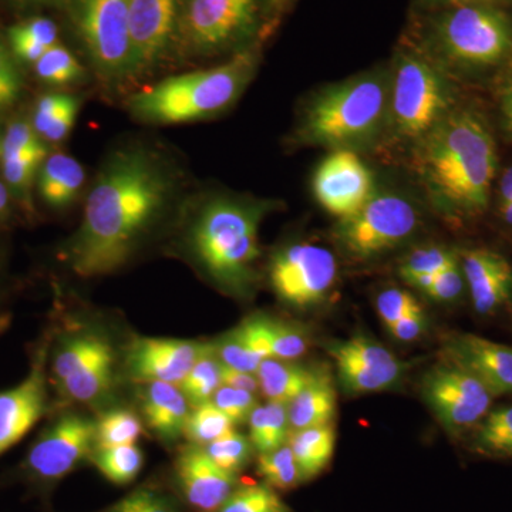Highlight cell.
I'll list each match as a JSON object with an SVG mask.
<instances>
[{"mask_svg":"<svg viewBox=\"0 0 512 512\" xmlns=\"http://www.w3.org/2000/svg\"><path fill=\"white\" fill-rule=\"evenodd\" d=\"M177 168L154 148H117L87 195L82 224L64 261L83 279L114 274L170 212L181 187Z\"/></svg>","mask_w":512,"mask_h":512,"instance_id":"6da1fadb","label":"cell"},{"mask_svg":"<svg viewBox=\"0 0 512 512\" xmlns=\"http://www.w3.org/2000/svg\"><path fill=\"white\" fill-rule=\"evenodd\" d=\"M262 202L212 197L198 205L187 228L188 252L215 284L241 292L254 278Z\"/></svg>","mask_w":512,"mask_h":512,"instance_id":"7a4b0ae2","label":"cell"},{"mask_svg":"<svg viewBox=\"0 0 512 512\" xmlns=\"http://www.w3.org/2000/svg\"><path fill=\"white\" fill-rule=\"evenodd\" d=\"M427 180L457 210L483 211L497 170L493 137L473 114L448 119L427 141L423 153Z\"/></svg>","mask_w":512,"mask_h":512,"instance_id":"3957f363","label":"cell"},{"mask_svg":"<svg viewBox=\"0 0 512 512\" xmlns=\"http://www.w3.org/2000/svg\"><path fill=\"white\" fill-rule=\"evenodd\" d=\"M251 53H241L214 69L167 77L127 100L134 119L148 124H185L228 109L254 72Z\"/></svg>","mask_w":512,"mask_h":512,"instance_id":"277c9868","label":"cell"},{"mask_svg":"<svg viewBox=\"0 0 512 512\" xmlns=\"http://www.w3.org/2000/svg\"><path fill=\"white\" fill-rule=\"evenodd\" d=\"M384 107L386 90L379 80L343 84L312 104L303 123V136L325 146H349L376 130Z\"/></svg>","mask_w":512,"mask_h":512,"instance_id":"5b68a950","label":"cell"},{"mask_svg":"<svg viewBox=\"0 0 512 512\" xmlns=\"http://www.w3.org/2000/svg\"><path fill=\"white\" fill-rule=\"evenodd\" d=\"M437 33L444 52L466 66H495L512 52V22L497 5L453 6Z\"/></svg>","mask_w":512,"mask_h":512,"instance_id":"8992f818","label":"cell"},{"mask_svg":"<svg viewBox=\"0 0 512 512\" xmlns=\"http://www.w3.org/2000/svg\"><path fill=\"white\" fill-rule=\"evenodd\" d=\"M73 20L103 82L130 79V0H72Z\"/></svg>","mask_w":512,"mask_h":512,"instance_id":"52a82bcc","label":"cell"},{"mask_svg":"<svg viewBox=\"0 0 512 512\" xmlns=\"http://www.w3.org/2000/svg\"><path fill=\"white\" fill-rule=\"evenodd\" d=\"M96 450V420L67 413L43 431L30 447L22 470L30 484L53 487L92 460Z\"/></svg>","mask_w":512,"mask_h":512,"instance_id":"ba28073f","label":"cell"},{"mask_svg":"<svg viewBox=\"0 0 512 512\" xmlns=\"http://www.w3.org/2000/svg\"><path fill=\"white\" fill-rule=\"evenodd\" d=\"M116 352L99 332L84 330L57 349L52 363L60 389L73 402L92 404L106 396L116 376Z\"/></svg>","mask_w":512,"mask_h":512,"instance_id":"9c48e42d","label":"cell"},{"mask_svg":"<svg viewBox=\"0 0 512 512\" xmlns=\"http://www.w3.org/2000/svg\"><path fill=\"white\" fill-rule=\"evenodd\" d=\"M417 212L397 195H373L365 207L340 222L338 238L345 251L367 259L396 248L417 228Z\"/></svg>","mask_w":512,"mask_h":512,"instance_id":"30bf717a","label":"cell"},{"mask_svg":"<svg viewBox=\"0 0 512 512\" xmlns=\"http://www.w3.org/2000/svg\"><path fill=\"white\" fill-rule=\"evenodd\" d=\"M421 387L431 412L453 433L474 429L494 399L476 376L447 359L431 367Z\"/></svg>","mask_w":512,"mask_h":512,"instance_id":"8fae6325","label":"cell"},{"mask_svg":"<svg viewBox=\"0 0 512 512\" xmlns=\"http://www.w3.org/2000/svg\"><path fill=\"white\" fill-rule=\"evenodd\" d=\"M332 252L313 244H293L272 258L269 278L276 295L296 308L316 305L336 281Z\"/></svg>","mask_w":512,"mask_h":512,"instance_id":"7c38bea8","label":"cell"},{"mask_svg":"<svg viewBox=\"0 0 512 512\" xmlns=\"http://www.w3.org/2000/svg\"><path fill=\"white\" fill-rule=\"evenodd\" d=\"M447 92L439 74L423 60L407 57L394 77L392 111L397 130L407 137L427 133L441 120Z\"/></svg>","mask_w":512,"mask_h":512,"instance_id":"4fadbf2b","label":"cell"},{"mask_svg":"<svg viewBox=\"0 0 512 512\" xmlns=\"http://www.w3.org/2000/svg\"><path fill=\"white\" fill-rule=\"evenodd\" d=\"M256 12V0H185L181 25L191 49L207 55L247 36Z\"/></svg>","mask_w":512,"mask_h":512,"instance_id":"5bb4252c","label":"cell"},{"mask_svg":"<svg viewBox=\"0 0 512 512\" xmlns=\"http://www.w3.org/2000/svg\"><path fill=\"white\" fill-rule=\"evenodd\" d=\"M181 23V0H130V79L144 76L167 55Z\"/></svg>","mask_w":512,"mask_h":512,"instance_id":"9a60e30c","label":"cell"},{"mask_svg":"<svg viewBox=\"0 0 512 512\" xmlns=\"http://www.w3.org/2000/svg\"><path fill=\"white\" fill-rule=\"evenodd\" d=\"M343 389L350 394L389 390L399 383L406 363L375 340L355 336L332 343L329 348Z\"/></svg>","mask_w":512,"mask_h":512,"instance_id":"2e32d148","label":"cell"},{"mask_svg":"<svg viewBox=\"0 0 512 512\" xmlns=\"http://www.w3.org/2000/svg\"><path fill=\"white\" fill-rule=\"evenodd\" d=\"M313 192L326 211L346 220L373 197L372 173L353 151L339 148L320 163Z\"/></svg>","mask_w":512,"mask_h":512,"instance_id":"e0dca14e","label":"cell"},{"mask_svg":"<svg viewBox=\"0 0 512 512\" xmlns=\"http://www.w3.org/2000/svg\"><path fill=\"white\" fill-rule=\"evenodd\" d=\"M210 348L211 345L194 340L137 338L128 349V373L136 382L178 386Z\"/></svg>","mask_w":512,"mask_h":512,"instance_id":"ac0fdd59","label":"cell"},{"mask_svg":"<svg viewBox=\"0 0 512 512\" xmlns=\"http://www.w3.org/2000/svg\"><path fill=\"white\" fill-rule=\"evenodd\" d=\"M174 477L184 504L194 512H217L237 488V476L222 470L194 444L175 458Z\"/></svg>","mask_w":512,"mask_h":512,"instance_id":"d6986e66","label":"cell"},{"mask_svg":"<svg viewBox=\"0 0 512 512\" xmlns=\"http://www.w3.org/2000/svg\"><path fill=\"white\" fill-rule=\"evenodd\" d=\"M45 356L42 352L22 382L0 392V457L16 446L46 412Z\"/></svg>","mask_w":512,"mask_h":512,"instance_id":"ffe728a7","label":"cell"},{"mask_svg":"<svg viewBox=\"0 0 512 512\" xmlns=\"http://www.w3.org/2000/svg\"><path fill=\"white\" fill-rule=\"evenodd\" d=\"M444 359L476 376L494 397L512 394V348L476 335L448 340Z\"/></svg>","mask_w":512,"mask_h":512,"instance_id":"44dd1931","label":"cell"},{"mask_svg":"<svg viewBox=\"0 0 512 512\" xmlns=\"http://www.w3.org/2000/svg\"><path fill=\"white\" fill-rule=\"evenodd\" d=\"M463 272L474 308L481 315L497 311L510 298L512 268L503 256L485 249L468 251L463 258Z\"/></svg>","mask_w":512,"mask_h":512,"instance_id":"7402d4cb","label":"cell"},{"mask_svg":"<svg viewBox=\"0 0 512 512\" xmlns=\"http://www.w3.org/2000/svg\"><path fill=\"white\" fill-rule=\"evenodd\" d=\"M140 402L144 421L158 439L173 443L184 436L191 404L177 384L143 383Z\"/></svg>","mask_w":512,"mask_h":512,"instance_id":"603a6c76","label":"cell"},{"mask_svg":"<svg viewBox=\"0 0 512 512\" xmlns=\"http://www.w3.org/2000/svg\"><path fill=\"white\" fill-rule=\"evenodd\" d=\"M86 183L83 165L69 154L47 157L39 170V194L49 207L62 210L76 201Z\"/></svg>","mask_w":512,"mask_h":512,"instance_id":"cb8c5ba5","label":"cell"},{"mask_svg":"<svg viewBox=\"0 0 512 512\" xmlns=\"http://www.w3.org/2000/svg\"><path fill=\"white\" fill-rule=\"evenodd\" d=\"M336 399L332 377L326 370L318 369L315 379L288 404L291 431L332 424Z\"/></svg>","mask_w":512,"mask_h":512,"instance_id":"d4e9b609","label":"cell"},{"mask_svg":"<svg viewBox=\"0 0 512 512\" xmlns=\"http://www.w3.org/2000/svg\"><path fill=\"white\" fill-rule=\"evenodd\" d=\"M318 369L303 366L296 360H281L269 357L256 370L259 390L268 402L286 404L315 379Z\"/></svg>","mask_w":512,"mask_h":512,"instance_id":"484cf974","label":"cell"},{"mask_svg":"<svg viewBox=\"0 0 512 512\" xmlns=\"http://www.w3.org/2000/svg\"><path fill=\"white\" fill-rule=\"evenodd\" d=\"M302 481L318 477L335 453L336 433L332 424L291 431L288 439Z\"/></svg>","mask_w":512,"mask_h":512,"instance_id":"4316f807","label":"cell"},{"mask_svg":"<svg viewBox=\"0 0 512 512\" xmlns=\"http://www.w3.org/2000/svg\"><path fill=\"white\" fill-rule=\"evenodd\" d=\"M254 330L249 320H245L237 329L227 333L217 345H212L215 356L225 366L255 375L259 365L271 356Z\"/></svg>","mask_w":512,"mask_h":512,"instance_id":"83f0119b","label":"cell"},{"mask_svg":"<svg viewBox=\"0 0 512 512\" xmlns=\"http://www.w3.org/2000/svg\"><path fill=\"white\" fill-rule=\"evenodd\" d=\"M80 110V100L72 94H45L37 101L33 128L50 143H59L69 136Z\"/></svg>","mask_w":512,"mask_h":512,"instance_id":"f1b7e54d","label":"cell"},{"mask_svg":"<svg viewBox=\"0 0 512 512\" xmlns=\"http://www.w3.org/2000/svg\"><path fill=\"white\" fill-rule=\"evenodd\" d=\"M248 423L249 440L259 454L268 453L288 444L291 426H289L286 404L276 402L258 404L249 417Z\"/></svg>","mask_w":512,"mask_h":512,"instance_id":"f546056e","label":"cell"},{"mask_svg":"<svg viewBox=\"0 0 512 512\" xmlns=\"http://www.w3.org/2000/svg\"><path fill=\"white\" fill-rule=\"evenodd\" d=\"M12 53L23 62L36 63L59 43V29L49 18H33L9 30Z\"/></svg>","mask_w":512,"mask_h":512,"instance_id":"4dcf8cb0","label":"cell"},{"mask_svg":"<svg viewBox=\"0 0 512 512\" xmlns=\"http://www.w3.org/2000/svg\"><path fill=\"white\" fill-rule=\"evenodd\" d=\"M474 429L473 447L478 454L512 458V404L488 412Z\"/></svg>","mask_w":512,"mask_h":512,"instance_id":"1f68e13d","label":"cell"},{"mask_svg":"<svg viewBox=\"0 0 512 512\" xmlns=\"http://www.w3.org/2000/svg\"><path fill=\"white\" fill-rule=\"evenodd\" d=\"M90 461L110 483L127 485L133 483L143 470L144 453L137 444L96 448Z\"/></svg>","mask_w":512,"mask_h":512,"instance_id":"d6a6232c","label":"cell"},{"mask_svg":"<svg viewBox=\"0 0 512 512\" xmlns=\"http://www.w3.org/2000/svg\"><path fill=\"white\" fill-rule=\"evenodd\" d=\"M252 320L274 359L298 360L308 350L309 340L296 326L264 315L252 316Z\"/></svg>","mask_w":512,"mask_h":512,"instance_id":"836d02e7","label":"cell"},{"mask_svg":"<svg viewBox=\"0 0 512 512\" xmlns=\"http://www.w3.org/2000/svg\"><path fill=\"white\" fill-rule=\"evenodd\" d=\"M97 512H185L177 495L158 483L138 485L116 503Z\"/></svg>","mask_w":512,"mask_h":512,"instance_id":"e575fe53","label":"cell"},{"mask_svg":"<svg viewBox=\"0 0 512 512\" xmlns=\"http://www.w3.org/2000/svg\"><path fill=\"white\" fill-rule=\"evenodd\" d=\"M221 369V360L215 356L214 346L211 345L210 350L192 366L183 382L178 384L192 407L211 402L222 386Z\"/></svg>","mask_w":512,"mask_h":512,"instance_id":"d590c367","label":"cell"},{"mask_svg":"<svg viewBox=\"0 0 512 512\" xmlns=\"http://www.w3.org/2000/svg\"><path fill=\"white\" fill-rule=\"evenodd\" d=\"M143 420L127 409H114L96 420V448L131 446L143 436Z\"/></svg>","mask_w":512,"mask_h":512,"instance_id":"8d00e7d4","label":"cell"},{"mask_svg":"<svg viewBox=\"0 0 512 512\" xmlns=\"http://www.w3.org/2000/svg\"><path fill=\"white\" fill-rule=\"evenodd\" d=\"M453 252L440 247L420 248L414 251L402 265V276L410 285L426 291L440 272L456 264Z\"/></svg>","mask_w":512,"mask_h":512,"instance_id":"74e56055","label":"cell"},{"mask_svg":"<svg viewBox=\"0 0 512 512\" xmlns=\"http://www.w3.org/2000/svg\"><path fill=\"white\" fill-rule=\"evenodd\" d=\"M232 429L234 423L214 403L208 402L195 406L188 414L184 436L190 444L205 447Z\"/></svg>","mask_w":512,"mask_h":512,"instance_id":"f35d334b","label":"cell"},{"mask_svg":"<svg viewBox=\"0 0 512 512\" xmlns=\"http://www.w3.org/2000/svg\"><path fill=\"white\" fill-rule=\"evenodd\" d=\"M256 470L259 476L264 478L265 484L276 491H289L302 483L298 464L289 444L259 454Z\"/></svg>","mask_w":512,"mask_h":512,"instance_id":"ab89813d","label":"cell"},{"mask_svg":"<svg viewBox=\"0 0 512 512\" xmlns=\"http://www.w3.org/2000/svg\"><path fill=\"white\" fill-rule=\"evenodd\" d=\"M33 64L39 79L52 86L79 83L86 77V72L76 56L59 43L50 47L45 55Z\"/></svg>","mask_w":512,"mask_h":512,"instance_id":"60d3db41","label":"cell"},{"mask_svg":"<svg viewBox=\"0 0 512 512\" xmlns=\"http://www.w3.org/2000/svg\"><path fill=\"white\" fill-rule=\"evenodd\" d=\"M202 448L218 467L235 476L247 467L255 450L249 437L234 429Z\"/></svg>","mask_w":512,"mask_h":512,"instance_id":"b9f144b4","label":"cell"},{"mask_svg":"<svg viewBox=\"0 0 512 512\" xmlns=\"http://www.w3.org/2000/svg\"><path fill=\"white\" fill-rule=\"evenodd\" d=\"M217 512H289L274 488L251 484L235 488Z\"/></svg>","mask_w":512,"mask_h":512,"instance_id":"7bdbcfd3","label":"cell"},{"mask_svg":"<svg viewBox=\"0 0 512 512\" xmlns=\"http://www.w3.org/2000/svg\"><path fill=\"white\" fill-rule=\"evenodd\" d=\"M256 394L234 387L221 386L212 397L211 402L221 410L234 424H242L249 420L255 407L258 406Z\"/></svg>","mask_w":512,"mask_h":512,"instance_id":"ee69618b","label":"cell"},{"mask_svg":"<svg viewBox=\"0 0 512 512\" xmlns=\"http://www.w3.org/2000/svg\"><path fill=\"white\" fill-rule=\"evenodd\" d=\"M2 158L3 177L15 190H26L37 171L47 158V151L42 153L16 154Z\"/></svg>","mask_w":512,"mask_h":512,"instance_id":"f6af8a7d","label":"cell"},{"mask_svg":"<svg viewBox=\"0 0 512 512\" xmlns=\"http://www.w3.org/2000/svg\"><path fill=\"white\" fill-rule=\"evenodd\" d=\"M47 151L45 144L40 140L35 128L26 121H15L6 131L2 140V156H16V154L42 153Z\"/></svg>","mask_w":512,"mask_h":512,"instance_id":"bcb514c9","label":"cell"},{"mask_svg":"<svg viewBox=\"0 0 512 512\" xmlns=\"http://www.w3.org/2000/svg\"><path fill=\"white\" fill-rule=\"evenodd\" d=\"M417 309H421L419 301L414 298L412 293L403 291V289H386L377 298V313L387 328L402 319L407 313L417 311Z\"/></svg>","mask_w":512,"mask_h":512,"instance_id":"7dc6e473","label":"cell"},{"mask_svg":"<svg viewBox=\"0 0 512 512\" xmlns=\"http://www.w3.org/2000/svg\"><path fill=\"white\" fill-rule=\"evenodd\" d=\"M22 82L8 47L0 39V110L8 109L18 100Z\"/></svg>","mask_w":512,"mask_h":512,"instance_id":"c3c4849f","label":"cell"},{"mask_svg":"<svg viewBox=\"0 0 512 512\" xmlns=\"http://www.w3.org/2000/svg\"><path fill=\"white\" fill-rule=\"evenodd\" d=\"M463 288V275H461L460 268H458L456 262V264L448 266L447 269L440 272L424 293L430 296L431 299H434V301L450 302L461 295Z\"/></svg>","mask_w":512,"mask_h":512,"instance_id":"681fc988","label":"cell"},{"mask_svg":"<svg viewBox=\"0 0 512 512\" xmlns=\"http://www.w3.org/2000/svg\"><path fill=\"white\" fill-rule=\"evenodd\" d=\"M424 328H426V316L421 308L407 313L387 329L390 330L394 338L402 340V342H413L423 333Z\"/></svg>","mask_w":512,"mask_h":512,"instance_id":"f907efd6","label":"cell"},{"mask_svg":"<svg viewBox=\"0 0 512 512\" xmlns=\"http://www.w3.org/2000/svg\"><path fill=\"white\" fill-rule=\"evenodd\" d=\"M222 386L234 387V389L247 390V392L258 393L259 383L254 373L242 372L234 367L225 366L222 363L221 369Z\"/></svg>","mask_w":512,"mask_h":512,"instance_id":"816d5d0a","label":"cell"},{"mask_svg":"<svg viewBox=\"0 0 512 512\" xmlns=\"http://www.w3.org/2000/svg\"><path fill=\"white\" fill-rule=\"evenodd\" d=\"M501 113H503L505 127L512 134V83L505 87L501 96Z\"/></svg>","mask_w":512,"mask_h":512,"instance_id":"f5cc1de1","label":"cell"},{"mask_svg":"<svg viewBox=\"0 0 512 512\" xmlns=\"http://www.w3.org/2000/svg\"><path fill=\"white\" fill-rule=\"evenodd\" d=\"M501 204L512 202V167L505 171L500 183Z\"/></svg>","mask_w":512,"mask_h":512,"instance_id":"db71d44e","label":"cell"},{"mask_svg":"<svg viewBox=\"0 0 512 512\" xmlns=\"http://www.w3.org/2000/svg\"><path fill=\"white\" fill-rule=\"evenodd\" d=\"M431 2L444 3V5L458 6V5H474V3H481V5H498L504 0H431Z\"/></svg>","mask_w":512,"mask_h":512,"instance_id":"11a10c76","label":"cell"},{"mask_svg":"<svg viewBox=\"0 0 512 512\" xmlns=\"http://www.w3.org/2000/svg\"><path fill=\"white\" fill-rule=\"evenodd\" d=\"M9 194L8 190H6L5 185L0 183V215L3 214V211L8 207Z\"/></svg>","mask_w":512,"mask_h":512,"instance_id":"9f6ffc18","label":"cell"},{"mask_svg":"<svg viewBox=\"0 0 512 512\" xmlns=\"http://www.w3.org/2000/svg\"><path fill=\"white\" fill-rule=\"evenodd\" d=\"M501 215H503L504 221L507 224L512 225V202L501 204Z\"/></svg>","mask_w":512,"mask_h":512,"instance_id":"6f0895ef","label":"cell"},{"mask_svg":"<svg viewBox=\"0 0 512 512\" xmlns=\"http://www.w3.org/2000/svg\"><path fill=\"white\" fill-rule=\"evenodd\" d=\"M28 2H50V0H28Z\"/></svg>","mask_w":512,"mask_h":512,"instance_id":"680465c9","label":"cell"},{"mask_svg":"<svg viewBox=\"0 0 512 512\" xmlns=\"http://www.w3.org/2000/svg\"><path fill=\"white\" fill-rule=\"evenodd\" d=\"M0 156H2V141H0Z\"/></svg>","mask_w":512,"mask_h":512,"instance_id":"91938a15","label":"cell"}]
</instances>
